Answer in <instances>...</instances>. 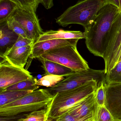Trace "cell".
Here are the masks:
<instances>
[{
  "label": "cell",
  "instance_id": "9a60e30c",
  "mask_svg": "<svg viewBox=\"0 0 121 121\" xmlns=\"http://www.w3.org/2000/svg\"><path fill=\"white\" fill-rule=\"evenodd\" d=\"M86 34L85 32L80 31L65 30H50L43 32L40 35L37 42L56 39H85Z\"/></svg>",
  "mask_w": 121,
  "mask_h": 121
},
{
  "label": "cell",
  "instance_id": "30bf717a",
  "mask_svg": "<svg viewBox=\"0 0 121 121\" xmlns=\"http://www.w3.org/2000/svg\"><path fill=\"white\" fill-rule=\"evenodd\" d=\"M105 107L114 120L121 121V84L105 85Z\"/></svg>",
  "mask_w": 121,
  "mask_h": 121
},
{
  "label": "cell",
  "instance_id": "2e32d148",
  "mask_svg": "<svg viewBox=\"0 0 121 121\" xmlns=\"http://www.w3.org/2000/svg\"><path fill=\"white\" fill-rule=\"evenodd\" d=\"M38 59L42 63V67L45 70L46 75L67 77L76 72L66 66L55 62L45 59L40 57Z\"/></svg>",
  "mask_w": 121,
  "mask_h": 121
},
{
  "label": "cell",
  "instance_id": "83f0119b",
  "mask_svg": "<svg viewBox=\"0 0 121 121\" xmlns=\"http://www.w3.org/2000/svg\"><path fill=\"white\" fill-rule=\"evenodd\" d=\"M57 120L59 121H94L92 119H87L77 118L72 116L68 112L63 114Z\"/></svg>",
  "mask_w": 121,
  "mask_h": 121
},
{
  "label": "cell",
  "instance_id": "4316f807",
  "mask_svg": "<svg viewBox=\"0 0 121 121\" xmlns=\"http://www.w3.org/2000/svg\"><path fill=\"white\" fill-rule=\"evenodd\" d=\"M35 43L34 41L29 38L19 36L16 42L9 51L19 48L31 45Z\"/></svg>",
  "mask_w": 121,
  "mask_h": 121
},
{
  "label": "cell",
  "instance_id": "5b68a950",
  "mask_svg": "<svg viewBox=\"0 0 121 121\" xmlns=\"http://www.w3.org/2000/svg\"><path fill=\"white\" fill-rule=\"evenodd\" d=\"M104 70H95L89 68L87 69L77 71L67 76L65 79L52 87L46 89L53 97L60 92L73 89L81 86L92 80H96L99 84L106 83Z\"/></svg>",
  "mask_w": 121,
  "mask_h": 121
},
{
  "label": "cell",
  "instance_id": "1f68e13d",
  "mask_svg": "<svg viewBox=\"0 0 121 121\" xmlns=\"http://www.w3.org/2000/svg\"><path fill=\"white\" fill-rule=\"evenodd\" d=\"M120 5H121V9H120V10H121V0H120Z\"/></svg>",
  "mask_w": 121,
  "mask_h": 121
},
{
  "label": "cell",
  "instance_id": "9c48e42d",
  "mask_svg": "<svg viewBox=\"0 0 121 121\" xmlns=\"http://www.w3.org/2000/svg\"><path fill=\"white\" fill-rule=\"evenodd\" d=\"M0 62V91L8 87L33 77L29 71L10 64L2 59Z\"/></svg>",
  "mask_w": 121,
  "mask_h": 121
},
{
  "label": "cell",
  "instance_id": "603a6c76",
  "mask_svg": "<svg viewBox=\"0 0 121 121\" xmlns=\"http://www.w3.org/2000/svg\"><path fill=\"white\" fill-rule=\"evenodd\" d=\"M106 83L102 82L99 83L98 87L94 92L95 99L98 106H105L106 103V89L105 85Z\"/></svg>",
  "mask_w": 121,
  "mask_h": 121
},
{
  "label": "cell",
  "instance_id": "4fadbf2b",
  "mask_svg": "<svg viewBox=\"0 0 121 121\" xmlns=\"http://www.w3.org/2000/svg\"><path fill=\"white\" fill-rule=\"evenodd\" d=\"M33 45L10 50L0 58L5 60L13 65L24 68L32 53Z\"/></svg>",
  "mask_w": 121,
  "mask_h": 121
},
{
  "label": "cell",
  "instance_id": "3957f363",
  "mask_svg": "<svg viewBox=\"0 0 121 121\" xmlns=\"http://www.w3.org/2000/svg\"><path fill=\"white\" fill-rule=\"evenodd\" d=\"M54 97L46 89L33 91L0 107V117H18L47 107Z\"/></svg>",
  "mask_w": 121,
  "mask_h": 121
},
{
  "label": "cell",
  "instance_id": "7c38bea8",
  "mask_svg": "<svg viewBox=\"0 0 121 121\" xmlns=\"http://www.w3.org/2000/svg\"><path fill=\"white\" fill-rule=\"evenodd\" d=\"M79 39H56L42 42H35L33 45L32 53L30 57L38 59L47 52L53 49L69 45L77 46Z\"/></svg>",
  "mask_w": 121,
  "mask_h": 121
},
{
  "label": "cell",
  "instance_id": "ac0fdd59",
  "mask_svg": "<svg viewBox=\"0 0 121 121\" xmlns=\"http://www.w3.org/2000/svg\"><path fill=\"white\" fill-rule=\"evenodd\" d=\"M50 104L44 108L25 114L16 121H47L50 109Z\"/></svg>",
  "mask_w": 121,
  "mask_h": 121
},
{
  "label": "cell",
  "instance_id": "d6986e66",
  "mask_svg": "<svg viewBox=\"0 0 121 121\" xmlns=\"http://www.w3.org/2000/svg\"><path fill=\"white\" fill-rule=\"evenodd\" d=\"M33 91H0V107L13 102Z\"/></svg>",
  "mask_w": 121,
  "mask_h": 121
},
{
  "label": "cell",
  "instance_id": "ffe728a7",
  "mask_svg": "<svg viewBox=\"0 0 121 121\" xmlns=\"http://www.w3.org/2000/svg\"><path fill=\"white\" fill-rule=\"evenodd\" d=\"M36 81L37 80L33 77L8 87L3 91H35L39 87L36 84Z\"/></svg>",
  "mask_w": 121,
  "mask_h": 121
},
{
  "label": "cell",
  "instance_id": "ba28073f",
  "mask_svg": "<svg viewBox=\"0 0 121 121\" xmlns=\"http://www.w3.org/2000/svg\"><path fill=\"white\" fill-rule=\"evenodd\" d=\"M36 12L32 9L19 7L10 16L21 25L28 38L35 42L43 32Z\"/></svg>",
  "mask_w": 121,
  "mask_h": 121
},
{
  "label": "cell",
  "instance_id": "e575fe53",
  "mask_svg": "<svg viewBox=\"0 0 121 121\" xmlns=\"http://www.w3.org/2000/svg\"></svg>",
  "mask_w": 121,
  "mask_h": 121
},
{
  "label": "cell",
  "instance_id": "d6a6232c",
  "mask_svg": "<svg viewBox=\"0 0 121 121\" xmlns=\"http://www.w3.org/2000/svg\"><path fill=\"white\" fill-rule=\"evenodd\" d=\"M113 121H120V120H114Z\"/></svg>",
  "mask_w": 121,
  "mask_h": 121
},
{
  "label": "cell",
  "instance_id": "f546056e",
  "mask_svg": "<svg viewBox=\"0 0 121 121\" xmlns=\"http://www.w3.org/2000/svg\"><path fill=\"white\" fill-rule=\"evenodd\" d=\"M105 4H111L121 9L120 0H105Z\"/></svg>",
  "mask_w": 121,
  "mask_h": 121
},
{
  "label": "cell",
  "instance_id": "f1b7e54d",
  "mask_svg": "<svg viewBox=\"0 0 121 121\" xmlns=\"http://www.w3.org/2000/svg\"><path fill=\"white\" fill-rule=\"evenodd\" d=\"M40 3L46 9L51 8L54 5L53 0H40Z\"/></svg>",
  "mask_w": 121,
  "mask_h": 121
},
{
  "label": "cell",
  "instance_id": "d4e9b609",
  "mask_svg": "<svg viewBox=\"0 0 121 121\" xmlns=\"http://www.w3.org/2000/svg\"><path fill=\"white\" fill-rule=\"evenodd\" d=\"M114 120L105 106H98L94 121H113Z\"/></svg>",
  "mask_w": 121,
  "mask_h": 121
},
{
  "label": "cell",
  "instance_id": "836d02e7",
  "mask_svg": "<svg viewBox=\"0 0 121 121\" xmlns=\"http://www.w3.org/2000/svg\"><path fill=\"white\" fill-rule=\"evenodd\" d=\"M56 121H57V120H56Z\"/></svg>",
  "mask_w": 121,
  "mask_h": 121
},
{
  "label": "cell",
  "instance_id": "5bb4252c",
  "mask_svg": "<svg viewBox=\"0 0 121 121\" xmlns=\"http://www.w3.org/2000/svg\"><path fill=\"white\" fill-rule=\"evenodd\" d=\"M18 37V35L9 28L6 21L0 23V56L10 50Z\"/></svg>",
  "mask_w": 121,
  "mask_h": 121
},
{
  "label": "cell",
  "instance_id": "4dcf8cb0",
  "mask_svg": "<svg viewBox=\"0 0 121 121\" xmlns=\"http://www.w3.org/2000/svg\"><path fill=\"white\" fill-rule=\"evenodd\" d=\"M47 121H56V120H54V119L51 120V119H48Z\"/></svg>",
  "mask_w": 121,
  "mask_h": 121
},
{
  "label": "cell",
  "instance_id": "52a82bcc",
  "mask_svg": "<svg viewBox=\"0 0 121 121\" xmlns=\"http://www.w3.org/2000/svg\"><path fill=\"white\" fill-rule=\"evenodd\" d=\"M103 58L106 74L121 61V10L112 24Z\"/></svg>",
  "mask_w": 121,
  "mask_h": 121
},
{
  "label": "cell",
  "instance_id": "8992f818",
  "mask_svg": "<svg viewBox=\"0 0 121 121\" xmlns=\"http://www.w3.org/2000/svg\"><path fill=\"white\" fill-rule=\"evenodd\" d=\"M40 57L59 63L76 72L90 68L87 62L78 52L77 46L69 45L53 49Z\"/></svg>",
  "mask_w": 121,
  "mask_h": 121
},
{
  "label": "cell",
  "instance_id": "cb8c5ba5",
  "mask_svg": "<svg viewBox=\"0 0 121 121\" xmlns=\"http://www.w3.org/2000/svg\"><path fill=\"white\" fill-rule=\"evenodd\" d=\"M6 22L9 29L13 31L19 36L28 38L25 31L21 25L12 17H10L9 18Z\"/></svg>",
  "mask_w": 121,
  "mask_h": 121
},
{
  "label": "cell",
  "instance_id": "6da1fadb",
  "mask_svg": "<svg viewBox=\"0 0 121 121\" xmlns=\"http://www.w3.org/2000/svg\"><path fill=\"white\" fill-rule=\"evenodd\" d=\"M120 11L119 9L113 5H105L99 11L92 25L85 30L86 46L94 56L103 58L112 24Z\"/></svg>",
  "mask_w": 121,
  "mask_h": 121
},
{
  "label": "cell",
  "instance_id": "484cf974",
  "mask_svg": "<svg viewBox=\"0 0 121 121\" xmlns=\"http://www.w3.org/2000/svg\"><path fill=\"white\" fill-rule=\"evenodd\" d=\"M17 4L20 7L33 9L36 12L40 0H11Z\"/></svg>",
  "mask_w": 121,
  "mask_h": 121
},
{
  "label": "cell",
  "instance_id": "7a4b0ae2",
  "mask_svg": "<svg viewBox=\"0 0 121 121\" xmlns=\"http://www.w3.org/2000/svg\"><path fill=\"white\" fill-rule=\"evenodd\" d=\"M105 5V0L80 1L68 8L56 19V23L63 27L79 24L85 30L87 29L93 24L99 11Z\"/></svg>",
  "mask_w": 121,
  "mask_h": 121
},
{
  "label": "cell",
  "instance_id": "e0dca14e",
  "mask_svg": "<svg viewBox=\"0 0 121 121\" xmlns=\"http://www.w3.org/2000/svg\"><path fill=\"white\" fill-rule=\"evenodd\" d=\"M19 7L11 0H0V23L6 22L13 11Z\"/></svg>",
  "mask_w": 121,
  "mask_h": 121
},
{
  "label": "cell",
  "instance_id": "8fae6325",
  "mask_svg": "<svg viewBox=\"0 0 121 121\" xmlns=\"http://www.w3.org/2000/svg\"><path fill=\"white\" fill-rule=\"evenodd\" d=\"M98 107L94 92L79 102L67 112L77 118L87 119L94 121Z\"/></svg>",
  "mask_w": 121,
  "mask_h": 121
},
{
  "label": "cell",
  "instance_id": "7402d4cb",
  "mask_svg": "<svg viewBox=\"0 0 121 121\" xmlns=\"http://www.w3.org/2000/svg\"><path fill=\"white\" fill-rule=\"evenodd\" d=\"M106 84H121V61L106 74Z\"/></svg>",
  "mask_w": 121,
  "mask_h": 121
},
{
  "label": "cell",
  "instance_id": "277c9868",
  "mask_svg": "<svg viewBox=\"0 0 121 121\" xmlns=\"http://www.w3.org/2000/svg\"><path fill=\"white\" fill-rule=\"evenodd\" d=\"M99 82L92 80L79 87L56 94L50 104L48 119L57 120L79 102L94 93Z\"/></svg>",
  "mask_w": 121,
  "mask_h": 121
},
{
  "label": "cell",
  "instance_id": "44dd1931",
  "mask_svg": "<svg viewBox=\"0 0 121 121\" xmlns=\"http://www.w3.org/2000/svg\"><path fill=\"white\" fill-rule=\"evenodd\" d=\"M64 79L63 76L54 75H46L40 79L36 81V84L46 87L54 86L60 81Z\"/></svg>",
  "mask_w": 121,
  "mask_h": 121
}]
</instances>
